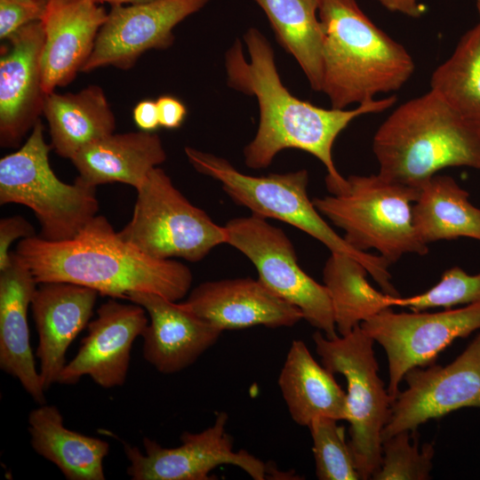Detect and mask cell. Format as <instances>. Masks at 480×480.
<instances>
[{"instance_id": "4316f807", "label": "cell", "mask_w": 480, "mask_h": 480, "mask_svg": "<svg viewBox=\"0 0 480 480\" xmlns=\"http://www.w3.org/2000/svg\"><path fill=\"white\" fill-rule=\"evenodd\" d=\"M266 13L281 46L305 73L311 88L322 92L323 33L318 0H253Z\"/></svg>"}, {"instance_id": "f1b7e54d", "label": "cell", "mask_w": 480, "mask_h": 480, "mask_svg": "<svg viewBox=\"0 0 480 480\" xmlns=\"http://www.w3.org/2000/svg\"><path fill=\"white\" fill-rule=\"evenodd\" d=\"M430 87L462 118L480 128V22L435 69Z\"/></svg>"}, {"instance_id": "3957f363", "label": "cell", "mask_w": 480, "mask_h": 480, "mask_svg": "<svg viewBox=\"0 0 480 480\" xmlns=\"http://www.w3.org/2000/svg\"><path fill=\"white\" fill-rule=\"evenodd\" d=\"M317 14L323 33L322 92L332 108L397 91L413 74L406 49L378 28L356 0H318Z\"/></svg>"}, {"instance_id": "277c9868", "label": "cell", "mask_w": 480, "mask_h": 480, "mask_svg": "<svg viewBox=\"0 0 480 480\" xmlns=\"http://www.w3.org/2000/svg\"><path fill=\"white\" fill-rule=\"evenodd\" d=\"M372 149L380 175L420 188L445 167L480 169V128L430 90L390 114L377 130Z\"/></svg>"}, {"instance_id": "d590c367", "label": "cell", "mask_w": 480, "mask_h": 480, "mask_svg": "<svg viewBox=\"0 0 480 480\" xmlns=\"http://www.w3.org/2000/svg\"><path fill=\"white\" fill-rule=\"evenodd\" d=\"M133 120L141 131L153 132L158 126L159 116L156 101L144 100L137 103L132 111Z\"/></svg>"}, {"instance_id": "5b68a950", "label": "cell", "mask_w": 480, "mask_h": 480, "mask_svg": "<svg viewBox=\"0 0 480 480\" xmlns=\"http://www.w3.org/2000/svg\"><path fill=\"white\" fill-rule=\"evenodd\" d=\"M185 154L198 172L220 181L236 204L247 207L253 214L273 218L302 230L331 252L354 258L364 266L382 292L400 296L391 283L390 263L380 255L353 248L321 217L308 196L306 170L255 177L242 173L222 157L191 147L185 148Z\"/></svg>"}, {"instance_id": "cb8c5ba5", "label": "cell", "mask_w": 480, "mask_h": 480, "mask_svg": "<svg viewBox=\"0 0 480 480\" xmlns=\"http://www.w3.org/2000/svg\"><path fill=\"white\" fill-rule=\"evenodd\" d=\"M30 444L68 480H104L106 441L70 430L55 405L42 404L28 416Z\"/></svg>"}, {"instance_id": "e575fe53", "label": "cell", "mask_w": 480, "mask_h": 480, "mask_svg": "<svg viewBox=\"0 0 480 480\" xmlns=\"http://www.w3.org/2000/svg\"><path fill=\"white\" fill-rule=\"evenodd\" d=\"M156 101L160 126L175 129L182 124L187 116V108L179 99L171 95H163Z\"/></svg>"}, {"instance_id": "ac0fdd59", "label": "cell", "mask_w": 480, "mask_h": 480, "mask_svg": "<svg viewBox=\"0 0 480 480\" xmlns=\"http://www.w3.org/2000/svg\"><path fill=\"white\" fill-rule=\"evenodd\" d=\"M183 304L222 332L257 325L292 327L304 319L298 308L250 277L202 283Z\"/></svg>"}, {"instance_id": "30bf717a", "label": "cell", "mask_w": 480, "mask_h": 480, "mask_svg": "<svg viewBox=\"0 0 480 480\" xmlns=\"http://www.w3.org/2000/svg\"><path fill=\"white\" fill-rule=\"evenodd\" d=\"M227 244L244 253L255 266L259 280L275 294L298 308L303 318L328 339L338 336L333 309L324 284L299 265L285 233L266 219L252 213L225 225Z\"/></svg>"}, {"instance_id": "603a6c76", "label": "cell", "mask_w": 480, "mask_h": 480, "mask_svg": "<svg viewBox=\"0 0 480 480\" xmlns=\"http://www.w3.org/2000/svg\"><path fill=\"white\" fill-rule=\"evenodd\" d=\"M278 386L292 420L308 427L320 417L348 420L347 393L333 373L312 356L302 340L292 342Z\"/></svg>"}, {"instance_id": "d6986e66", "label": "cell", "mask_w": 480, "mask_h": 480, "mask_svg": "<svg viewBox=\"0 0 480 480\" xmlns=\"http://www.w3.org/2000/svg\"><path fill=\"white\" fill-rule=\"evenodd\" d=\"M108 12L93 0H50L41 20V57L46 94L70 84L89 59Z\"/></svg>"}, {"instance_id": "8992f818", "label": "cell", "mask_w": 480, "mask_h": 480, "mask_svg": "<svg viewBox=\"0 0 480 480\" xmlns=\"http://www.w3.org/2000/svg\"><path fill=\"white\" fill-rule=\"evenodd\" d=\"M420 188L376 175H350L341 191L312 202L317 211L344 230L346 242L366 252L375 249L390 264L404 254L428 253L419 238L412 206Z\"/></svg>"}, {"instance_id": "f546056e", "label": "cell", "mask_w": 480, "mask_h": 480, "mask_svg": "<svg viewBox=\"0 0 480 480\" xmlns=\"http://www.w3.org/2000/svg\"><path fill=\"white\" fill-rule=\"evenodd\" d=\"M337 422L332 418L320 417L308 426L313 440L316 477L319 480L361 479L345 439V428Z\"/></svg>"}, {"instance_id": "7402d4cb", "label": "cell", "mask_w": 480, "mask_h": 480, "mask_svg": "<svg viewBox=\"0 0 480 480\" xmlns=\"http://www.w3.org/2000/svg\"><path fill=\"white\" fill-rule=\"evenodd\" d=\"M166 159L163 143L153 132L111 133L79 150L70 160L85 183L97 187L120 182L137 189Z\"/></svg>"}, {"instance_id": "e0dca14e", "label": "cell", "mask_w": 480, "mask_h": 480, "mask_svg": "<svg viewBox=\"0 0 480 480\" xmlns=\"http://www.w3.org/2000/svg\"><path fill=\"white\" fill-rule=\"evenodd\" d=\"M127 300L148 315L149 322L141 335L143 357L161 373L172 374L190 366L222 332L183 302L142 292L131 293Z\"/></svg>"}, {"instance_id": "ba28073f", "label": "cell", "mask_w": 480, "mask_h": 480, "mask_svg": "<svg viewBox=\"0 0 480 480\" xmlns=\"http://www.w3.org/2000/svg\"><path fill=\"white\" fill-rule=\"evenodd\" d=\"M316 352L331 372L342 374L348 384L349 447L362 480L371 479L381 462V433L394 402L379 376L374 340L356 326L347 335H313Z\"/></svg>"}, {"instance_id": "9a60e30c", "label": "cell", "mask_w": 480, "mask_h": 480, "mask_svg": "<svg viewBox=\"0 0 480 480\" xmlns=\"http://www.w3.org/2000/svg\"><path fill=\"white\" fill-rule=\"evenodd\" d=\"M140 305L109 299L97 309L87 325L77 354L66 364L58 383L75 385L89 376L97 385L111 388L124 385L129 370L131 351L142 335L149 318Z\"/></svg>"}, {"instance_id": "484cf974", "label": "cell", "mask_w": 480, "mask_h": 480, "mask_svg": "<svg viewBox=\"0 0 480 480\" xmlns=\"http://www.w3.org/2000/svg\"><path fill=\"white\" fill-rule=\"evenodd\" d=\"M449 176L434 175L420 187L412 206L416 233L426 244L460 236L480 241V209Z\"/></svg>"}, {"instance_id": "d6a6232c", "label": "cell", "mask_w": 480, "mask_h": 480, "mask_svg": "<svg viewBox=\"0 0 480 480\" xmlns=\"http://www.w3.org/2000/svg\"><path fill=\"white\" fill-rule=\"evenodd\" d=\"M46 4L35 0H0L1 40L28 23L41 20Z\"/></svg>"}, {"instance_id": "6da1fadb", "label": "cell", "mask_w": 480, "mask_h": 480, "mask_svg": "<svg viewBox=\"0 0 480 480\" xmlns=\"http://www.w3.org/2000/svg\"><path fill=\"white\" fill-rule=\"evenodd\" d=\"M244 39L250 60L245 59L237 39L225 54V68L230 87L258 100L260 123L255 137L244 149L245 164L262 169L283 149L304 150L323 163L327 170L326 187L331 194L338 193L347 179L333 163L336 138L356 117L384 111L396 98L374 99L350 110L316 107L296 98L283 84L273 49L260 31L250 28Z\"/></svg>"}, {"instance_id": "4fadbf2b", "label": "cell", "mask_w": 480, "mask_h": 480, "mask_svg": "<svg viewBox=\"0 0 480 480\" xmlns=\"http://www.w3.org/2000/svg\"><path fill=\"white\" fill-rule=\"evenodd\" d=\"M404 379L407 388L399 391L392 404L382 442L458 409L480 408V332L448 365L414 367Z\"/></svg>"}, {"instance_id": "7c38bea8", "label": "cell", "mask_w": 480, "mask_h": 480, "mask_svg": "<svg viewBox=\"0 0 480 480\" xmlns=\"http://www.w3.org/2000/svg\"><path fill=\"white\" fill-rule=\"evenodd\" d=\"M228 421L227 412L216 413L213 424L204 430L182 433L181 444L177 447H164L144 437L143 453L124 443L128 476L132 480H212L210 473L214 468L228 464L240 468L254 480L270 479L269 464L245 450L234 451Z\"/></svg>"}, {"instance_id": "1f68e13d", "label": "cell", "mask_w": 480, "mask_h": 480, "mask_svg": "<svg viewBox=\"0 0 480 480\" xmlns=\"http://www.w3.org/2000/svg\"><path fill=\"white\" fill-rule=\"evenodd\" d=\"M476 302H480V272L468 275L459 267L445 270L441 280L423 293L392 299L393 307L408 308L412 312Z\"/></svg>"}, {"instance_id": "52a82bcc", "label": "cell", "mask_w": 480, "mask_h": 480, "mask_svg": "<svg viewBox=\"0 0 480 480\" xmlns=\"http://www.w3.org/2000/svg\"><path fill=\"white\" fill-rule=\"evenodd\" d=\"M44 126L37 121L26 142L0 159V204L30 208L41 226L40 237L52 242L75 237L99 211L96 187L76 177L61 181L49 162Z\"/></svg>"}, {"instance_id": "8fae6325", "label": "cell", "mask_w": 480, "mask_h": 480, "mask_svg": "<svg viewBox=\"0 0 480 480\" xmlns=\"http://www.w3.org/2000/svg\"><path fill=\"white\" fill-rule=\"evenodd\" d=\"M360 327L386 352L387 390L395 400L408 371L432 364L454 340L480 329V302L436 313H395L389 308L362 322Z\"/></svg>"}, {"instance_id": "836d02e7", "label": "cell", "mask_w": 480, "mask_h": 480, "mask_svg": "<svg viewBox=\"0 0 480 480\" xmlns=\"http://www.w3.org/2000/svg\"><path fill=\"white\" fill-rule=\"evenodd\" d=\"M36 236L33 226L22 216L15 215L0 220V271L10 263V247L19 238Z\"/></svg>"}, {"instance_id": "4dcf8cb0", "label": "cell", "mask_w": 480, "mask_h": 480, "mask_svg": "<svg viewBox=\"0 0 480 480\" xmlns=\"http://www.w3.org/2000/svg\"><path fill=\"white\" fill-rule=\"evenodd\" d=\"M410 430L401 431L384 440L381 462L371 479L427 480L433 468L434 445L425 444L419 449L418 441L410 442Z\"/></svg>"}, {"instance_id": "7a4b0ae2", "label": "cell", "mask_w": 480, "mask_h": 480, "mask_svg": "<svg viewBox=\"0 0 480 480\" xmlns=\"http://www.w3.org/2000/svg\"><path fill=\"white\" fill-rule=\"evenodd\" d=\"M15 252L37 284L68 282L113 299L142 292L177 301L193 279L185 264L152 258L126 242L102 215L72 239L52 242L34 236L20 239Z\"/></svg>"}, {"instance_id": "9c48e42d", "label": "cell", "mask_w": 480, "mask_h": 480, "mask_svg": "<svg viewBox=\"0 0 480 480\" xmlns=\"http://www.w3.org/2000/svg\"><path fill=\"white\" fill-rule=\"evenodd\" d=\"M130 221L120 236L158 260H203L214 247L227 244L225 226L217 225L193 205L161 168L155 167L136 189Z\"/></svg>"}, {"instance_id": "ffe728a7", "label": "cell", "mask_w": 480, "mask_h": 480, "mask_svg": "<svg viewBox=\"0 0 480 480\" xmlns=\"http://www.w3.org/2000/svg\"><path fill=\"white\" fill-rule=\"evenodd\" d=\"M31 310L38 334L36 356L46 391L58 382L66 365V352L79 332L88 325L99 292L68 282L38 284Z\"/></svg>"}, {"instance_id": "83f0119b", "label": "cell", "mask_w": 480, "mask_h": 480, "mask_svg": "<svg viewBox=\"0 0 480 480\" xmlns=\"http://www.w3.org/2000/svg\"><path fill=\"white\" fill-rule=\"evenodd\" d=\"M368 271L348 255L331 252L323 269V281L333 309L340 335L384 309L392 308L395 296L375 290L366 280Z\"/></svg>"}, {"instance_id": "f35d334b", "label": "cell", "mask_w": 480, "mask_h": 480, "mask_svg": "<svg viewBox=\"0 0 480 480\" xmlns=\"http://www.w3.org/2000/svg\"><path fill=\"white\" fill-rule=\"evenodd\" d=\"M476 6H477L478 12H479V15H480V0H476Z\"/></svg>"}, {"instance_id": "8d00e7d4", "label": "cell", "mask_w": 480, "mask_h": 480, "mask_svg": "<svg viewBox=\"0 0 480 480\" xmlns=\"http://www.w3.org/2000/svg\"><path fill=\"white\" fill-rule=\"evenodd\" d=\"M390 12H400L411 18H420L425 12V6L418 0H376Z\"/></svg>"}, {"instance_id": "2e32d148", "label": "cell", "mask_w": 480, "mask_h": 480, "mask_svg": "<svg viewBox=\"0 0 480 480\" xmlns=\"http://www.w3.org/2000/svg\"><path fill=\"white\" fill-rule=\"evenodd\" d=\"M0 56V145L15 148L43 114L41 20L28 23L6 39Z\"/></svg>"}, {"instance_id": "44dd1931", "label": "cell", "mask_w": 480, "mask_h": 480, "mask_svg": "<svg viewBox=\"0 0 480 480\" xmlns=\"http://www.w3.org/2000/svg\"><path fill=\"white\" fill-rule=\"evenodd\" d=\"M0 272V368L17 379L34 401L45 404L28 324V309L38 284L16 252Z\"/></svg>"}, {"instance_id": "ab89813d", "label": "cell", "mask_w": 480, "mask_h": 480, "mask_svg": "<svg viewBox=\"0 0 480 480\" xmlns=\"http://www.w3.org/2000/svg\"><path fill=\"white\" fill-rule=\"evenodd\" d=\"M43 4H47L50 0H35Z\"/></svg>"}, {"instance_id": "5bb4252c", "label": "cell", "mask_w": 480, "mask_h": 480, "mask_svg": "<svg viewBox=\"0 0 480 480\" xmlns=\"http://www.w3.org/2000/svg\"><path fill=\"white\" fill-rule=\"evenodd\" d=\"M211 0H155L112 6L81 72L112 66L129 69L147 51L170 47L173 28Z\"/></svg>"}, {"instance_id": "d4e9b609", "label": "cell", "mask_w": 480, "mask_h": 480, "mask_svg": "<svg viewBox=\"0 0 480 480\" xmlns=\"http://www.w3.org/2000/svg\"><path fill=\"white\" fill-rule=\"evenodd\" d=\"M43 114L49 124L51 148L68 159L116 129V118L106 94L95 84L75 93L46 94Z\"/></svg>"}, {"instance_id": "74e56055", "label": "cell", "mask_w": 480, "mask_h": 480, "mask_svg": "<svg viewBox=\"0 0 480 480\" xmlns=\"http://www.w3.org/2000/svg\"><path fill=\"white\" fill-rule=\"evenodd\" d=\"M97 4H109L111 6H117V5H131V4H144L148 3L155 0H93Z\"/></svg>"}]
</instances>
